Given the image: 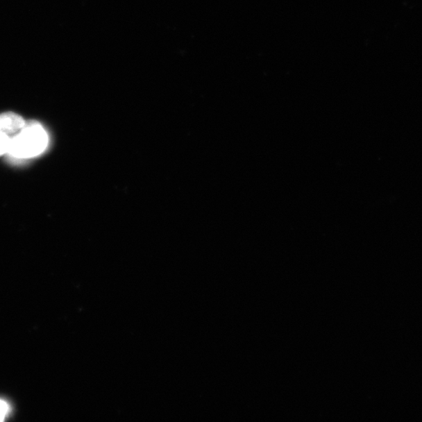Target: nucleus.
I'll use <instances>...</instances> for the list:
<instances>
[{"label":"nucleus","mask_w":422,"mask_h":422,"mask_svg":"<svg viewBox=\"0 0 422 422\" xmlns=\"http://www.w3.org/2000/svg\"><path fill=\"white\" fill-rule=\"evenodd\" d=\"M49 135L38 122L26 123L19 133L11 137L8 154L17 160H28L44 153Z\"/></svg>","instance_id":"obj_1"},{"label":"nucleus","mask_w":422,"mask_h":422,"mask_svg":"<svg viewBox=\"0 0 422 422\" xmlns=\"http://www.w3.org/2000/svg\"><path fill=\"white\" fill-rule=\"evenodd\" d=\"M26 121L19 115L14 112H5L0 115V133L9 136L19 133L26 126Z\"/></svg>","instance_id":"obj_2"},{"label":"nucleus","mask_w":422,"mask_h":422,"mask_svg":"<svg viewBox=\"0 0 422 422\" xmlns=\"http://www.w3.org/2000/svg\"><path fill=\"white\" fill-rule=\"evenodd\" d=\"M10 140V136L0 133V156H3L4 154H8Z\"/></svg>","instance_id":"obj_3"},{"label":"nucleus","mask_w":422,"mask_h":422,"mask_svg":"<svg viewBox=\"0 0 422 422\" xmlns=\"http://www.w3.org/2000/svg\"><path fill=\"white\" fill-rule=\"evenodd\" d=\"M11 412V407L7 401L0 400V421H4Z\"/></svg>","instance_id":"obj_4"}]
</instances>
